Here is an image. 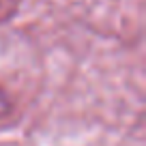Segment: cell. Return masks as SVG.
<instances>
[{
	"label": "cell",
	"mask_w": 146,
	"mask_h": 146,
	"mask_svg": "<svg viewBox=\"0 0 146 146\" xmlns=\"http://www.w3.org/2000/svg\"><path fill=\"white\" fill-rule=\"evenodd\" d=\"M9 110H11V101L7 99L5 92L0 90V118H5V116L9 114Z\"/></svg>",
	"instance_id": "1"
}]
</instances>
